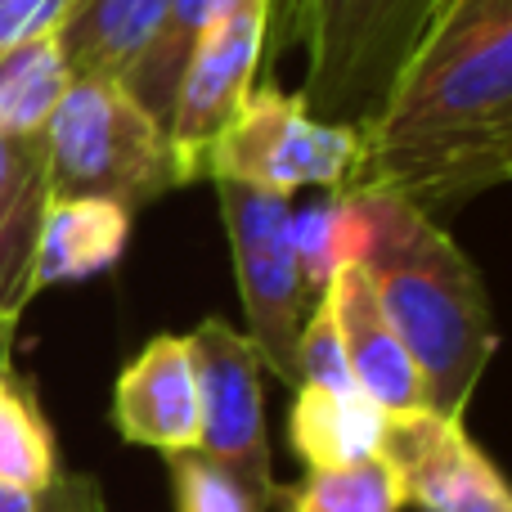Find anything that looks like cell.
I'll list each match as a JSON object with an SVG mask.
<instances>
[{
  "label": "cell",
  "mask_w": 512,
  "mask_h": 512,
  "mask_svg": "<svg viewBox=\"0 0 512 512\" xmlns=\"http://www.w3.org/2000/svg\"><path fill=\"white\" fill-rule=\"evenodd\" d=\"M369 234H373L369 207H364V198L355 189H346V194H319L315 203L292 207V216H288L292 256H297L301 279H306V288L315 297L328 288V279L346 261H364Z\"/></svg>",
  "instance_id": "17"
},
{
  "label": "cell",
  "mask_w": 512,
  "mask_h": 512,
  "mask_svg": "<svg viewBox=\"0 0 512 512\" xmlns=\"http://www.w3.org/2000/svg\"><path fill=\"white\" fill-rule=\"evenodd\" d=\"M319 297L333 310V324H337V333H342L355 387H360L382 414L423 405V378H418L405 342H400L396 328H391L364 261H346L342 270L328 279V288L319 292Z\"/></svg>",
  "instance_id": "11"
},
{
  "label": "cell",
  "mask_w": 512,
  "mask_h": 512,
  "mask_svg": "<svg viewBox=\"0 0 512 512\" xmlns=\"http://www.w3.org/2000/svg\"><path fill=\"white\" fill-rule=\"evenodd\" d=\"M198 373V454L225 468L261 508L274 499L270 432H265L261 355L252 337L225 319H203L189 333Z\"/></svg>",
  "instance_id": "7"
},
{
  "label": "cell",
  "mask_w": 512,
  "mask_h": 512,
  "mask_svg": "<svg viewBox=\"0 0 512 512\" xmlns=\"http://www.w3.org/2000/svg\"><path fill=\"white\" fill-rule=\"evenodd\" d=\"M248 0H167V18H162L153 45L144 50V59L126 72L122 86L131 90V99L162 122L167 131V113H171V95H176V81L185 72L194 45L212 32L221 18H230L234 9H243Z\"/></svg>",
  "instance_id": "16"
},
{
  "label": "cell",
  "mask_w": 512,
  "mask_h": 512,
  "mask_svg": "<svg viewBox=\"0 0 512 512\" xmlns=\"http://www.w3.org/2000/svg\"><path fill=\"white\" fill-rule=\"evenodd\" d=\"M72 0H0V54L36 36H54Z\"/></svg>",
  "instance_id": "23"
},
{
  "label": "cell",
  "mask_w": 512,
  "mask_h": 512,
  "mask_svg": "<svg viewBox=\"0 0 512 512\" xmlns=\"http://www.w3.org/2000/svg\"><path fill=\"white\" fill-rule=\"evenodd\" d=\"M0 373H5V369H0Z\"/></svg>",
  "instance_id": "25"
},
{
  "label": "cell",
  "mask_w": 512,
  "mask_h": 512,
  "mask_svg": "<svg viewBox=\"0 0 512 512\" xmlns=\"http://www.w3.org/2000/svg\"><path fill=\"white\" fill-rule=\"evenodd\" d=\"M225 234H230L239 297L248 310V337L270 373L297 387V337L315 306V292L301 279V265L288 243L292 198L216 180Z\"/></svg>",
  "instance_id": "6"
},
{
  "label": "cell",
  "mask_w": 512,
  "mask_h": 512,
  "mask_svg": "<svg viewBox=\"0 0 512 512\" xmlns=\"http://www.w3.org/2000/svg\"><path fill=\"white\" fill-rule=\"evenodd\" d=\"M382 418L387 414L360 387H346V391L292 387L288 445L310 472L360 463L369 454H378Z\"/></svg>",
  "instance_id": "15"
},
{
  "label": "cell",
  "mask_w": 512,
  "mask_h": 512,
  "mask_svg": "<svg viewBox=\"0 0 512 512\" xmlns=\"http://www.w3.org/2000/svg\"><path fill=\"white\" fill-rule=\"evenodd\" d=\"M162 18L167 0H72L54 36L72 77L126 81V72L153 45Z\"/></svg>",
  "instance_id": "13"
},
{
  "label": "cell",
  "mask_w": 512,
  "mask_h": 512,
  "mask_svg": "<svg viewBox=\"0 0 512 512\" xmlns=\"http://www.w3.org/2000/svg\"><path fill=\"white\" fill-rule=\"evenodd\" d=\"M360 171V131L342 122H319L301 95L261 86L248 95L234 126L216 140L203 180H234L261 194L324 189L346 194Z\"/></svg>",
  "instance_id": "5"
},
{
  "label": "cell",
  "mask_w": 512,
  "mask_h": 512,
  "mask_svg": "<svg viewBox=\"0 0 512 512\" xmlns=\"http://www.w3.org/2000/svg\"><path fill=\"white\" fill-rule=\"evenodd\" d=\"M378 459L396 472L405 504L423 512H512L504 472L463 432V418L396 409L382 418Z\"/></svg>",
  "instance_id": "9"
},
{
  "label": "cell",
  "mask_w": 512,
  "mask_h": 512,
  "mask_svg": "<svg viewBox=\"0 0 512 512\" xmlns=\"http://www.w3.org/2000/svg\"><path fill=\"white\" fill-rule=\"evenodd\" d=\"M171 459V495L176 512H265L239 481L198 450L167 454Z\"/></svg>",
  "instance_id": "21"
},
{
  "label": "cell",
  "mask_w": 512,
  "mask_h": 512,
  "mask_svg": "<svg viewBox=\"0 0 512 512\" xmlns=\"http://www.w3.org/2000/svg\"><path fill=\"white\" fill-rule=\"evenodd\" d=\"M54 481H59V454H54L50 427L32 391L0 373V486L41 495Z\"/></svg>",
  "instance_id": "19"
},
{
  "label": "cell",
  "mask_w": 512,
  "mask_h": 512,
  "mask_svg": "<svg viewBox=\"0 0 512 512\" xmlns=\"http://www.w3.org/2000/svg\"><path fill=\"white\" fill-rule=\"evenodd\" d=\"M297 387H328V391L355 387L342 333H337L333 310H328L324 297L310 306L306 328H301V337H297Z\"/></svg>",
  "instance_id": "22"
},
{
  "label": "cell",
  "mask_w": 512,
  "mask_h": 512,
  "mask_svg": "<svg viewBox=\"0 0 512 512\" xmlns=\"http://www.w3.org/2000/svg\"><path fill=\"white\" fill-rule=\"evenodd\" d=\"M45 144L41 135L0 131V328H14L27 306V256L45 212Z\"/></svg>",
  "instance_id": "14"
},
{
  "label": "cell",
  "mask_w": 512,
  "mask_h": 512,
  "mask_svg": "<svg viewBox=\"0 0 512 512\" xmlns=\"http://www.w3.org/2000/svg\"><path fill=\"white\" fill-rule=\"evenodd\" d=\"M50 198H108L140 212L180 185L162 122H153L122 81L72 77L41 131Z\"/></svg>",
  "instance_id": "3"
},
{
  "label": "cell",
  "mask_w": 512,
  "mask_h": 512,
  "mask_svg": "<svg viewBox=\"0 0 512 512\" xmlns=\"http://www.w3.org/2000/svg\"><path fill=\"white\" fill-rule=\"evenodd\" d=\"M126 239H131V212L108 198H45L36 243L27 256V283L23 297L59 288V283H81L90 274L122 261Z\"/></svg>",
  "instance_id": "12"
},
{
  "label": "cell",
  "mask_w": 512,
  "mask_h": 512,
  "mask_svg": "<svg viewBox=\"0 0 512 512\" xmlns=\"http://www.w3.org/2000/svg\"><path fill=\"white\" fill-rule=\"evenodd\" d=\"M355 194L373 221L364 270L423 378V405L463 418L499 346L481 270L450 239V230L409 198L382 189Z\"/></svg>",
  "instance_id": "2"
},
{
  "label": "cell",
  "mask_w": 512,
  "mask_h": 512,
  "mask_svg": "<svg viewBox=\"0 0 512 512\" xmlns=\"http://www.w3.org/2000/svg\"><path fill=\"white\" fill-rule=\"evenodd\" d=\"M265 23H270V0H248L230 18H221L189 54L167 113V144L180 185L207 176L216 140L230 131L256 90L252 81L265 50Z\"/></svg>",
  "instance_id": "8"
},
{
  "label": "cell",
  "mask_w": 512,
  "mask_h": 512,
  "mask_svg": "<svg viewBox=\"0 0 512 512\" xmlns=\"http://www.w3.org/2000/svg\"><path fill=\"white\" fill-rule=\"evenodd\" d=\"M400 481L378 454L342 468L310 472L301 490L288 495V512H400Z\"/></svg>",
  "instance_id": "20"
},
{
  "label": "cell",
  "mask_w": 512,
  "mask_h": 512,
  "mask_svg": "<svg viewBox=\"0 0 512 512\" xmlns=\"http://www.w3.org/2000/svg\"><path fill=\"white\" fill-rule=\"evenodd\" d=\"M512 176V0H441L382 108L360 126L351 189L400 194L427 216Z\"/></svg>",
  "instance_id": "1"
},
{
  "label": "cell",
  "mask_w": 512,
  "mask_h": 512,
  "mask_svg": "<svg viewBox=\"0 0 512 512\" xmlns=\"http://www.w3.org/2000/svg\"><path fill=\"white\" fill-rule=\"evenodd\" d=\"M72 72L59 50V36H36L0 54V131L41 135L59 108Z\"/></svg>",
  "instance_id": "18"
},
{
  "label": "cell",
  "mask_w": 512,
  "mask_h": 512,
  "mask_svg": "<svg viewBox=\"0 0 512 512\" xmlns=\"http://www.w3.org/2000/svg\"><path fill=\"white\" fill-rule=\"evenodd\" d=\"M0 512H104L99 504V490L90 481H54L41 495H27V490L0 486Z\"/></svg>",
  "instance_id": "24"
},
{
  "label": "cell",
  "mask_w": 512,
  "mask_h": 512,
  "mask_svg": "<svg viewBox=\"0 0 512 512\" xmlns=\"http://www.w3.org/2000/svg\"><path fill=\"white\" fill-rule=\"evenodd\" d=\"M436 9L441 0H297V27L306 45L301 104L319 122L360 131L382 108Z\"/></svg>",
  "instance_id": "4"
},
{
  "label": "cell",
  "mask_w": 512,
  "mask_h": 512,
  "mask_svg": "<svg viewBox=\"0 0 512 512\" xmlns=\"http://www.w3.org/2000/svg\"><path fill=\"white\" fill-rule=\"evenodd\" d=\"M113 427L126 445H140V450H198V373L189 333L153 337L117 373Z\"/></svg>",
  "instance_id": "10"
}]
</instances>
